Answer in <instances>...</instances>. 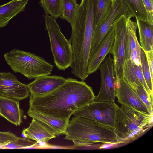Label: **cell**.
<instances>
[{"instance_id": "cell-30", "label": "cell", "mask_w": 153, "mask_h": 153, "mask_svg": "<svg viewBox=\"0 0 153 153\" xmlns=\"http://www.w3.org/2000/svg\"><path fill=\"white\" fill-rule=\"evenodd\" d=\"M17 137L14 134L10 132L0 131V144H6Z\"/></svg>"}, {"instance_id": "cell-16", "label": "cell", "mask_w": 153, "mask_h": 153, "mask_svg": "<svg viewBox=\"0 0 153 153\" xmlns=\"http://www.w3.org/2000/svg\"><path fill=\"white\" fill-rule=\"evenodd\" d=\"M22 134L26 138L39 143H47L56 137L48 127L34 118L32 119L29 127L23 130Z\"/></svg>"}, {"instance_id": "cell-17", "label": "cell", "mask_w": 153, "mask_h": 153, "mask_svg": "<svg viewBox=\"0 0 153 153\" xmlns=\"http://www.w3.org/2000/svg\"><path fill=\"white\" fill-rule=\"evenodd\" d=\"M19 101L0 97V115L17 126L22 123L23 111L19 107Z\"/></svg>"}, {"instance_id": "cell-7", "label": "cell", "mask_w": 153, "mask_h": 153, "mask_svg": "<svg viewBox=\"0 0 153 153\" xmlns=\"http://www.w3.org/2000/svg\"><path fill=\"white\" fill-rule=\"evenodd\" d=\"M131 18L123 15L114 23V38L110 54L113 60L116 80L124 78L123 69L125 62L127 37V23Z\"/></svg>"}, {"instance_id": "cell-4", "label": "cell", "mask_w": 153, "mask_h": 153, "mask_svg": "<svg viewBox=\"0 0 153 153\" xmlns=\"http://www.w3.org/2000/svg\"><path fill=\"white\" fill-rule=\"evenodd\" d=\"M152 115L122 105L117 110L114 131L119 143L137 139L153 125Z\"/></svg>"}, {"instance_id": "cell-20", "label": "cell", "mask_w": 153, "mask_h": 153, "mask_svg": "<svg viewBox=\"0 0 153 153\" xmlns=\"http://www.w3.org/2000/svg\"><path fill=\"white\" fill-rule=\"evenodd\" d=\"M140 45L144 51L153 50V24L136 19Z\"/></svg>"}, {"instance_id": "cell-10", "label": "cell", "mask_w": 153, "mask_h": 153, "mask_svg": "<svg viewBox=\"0 0 153 153\" xmlns=\"http://www.w3.org/2000/svg\"><path fill=\"white\" fill-rule=\"evenodd\" d=\"M99 68L101 82L99 91L94 100L97 102H115L116 77L113 59L110 55L106 56Z\"/></svg>"}, {"instance_id": "cell-24", "label": "cell", "mask_w": 153, "mask_h": 153, "mask_svg": "<svg viewBox=\"0 0 153 153\" xmlns=\"http://www.w3.org/2000/svg\"><path fill=\"white\" fill-rule=\"evenodd\" d=\"M45 12L56 19L60 17L62 0H40Z\"/></svg>"}, {"instance_id": "cell-29", "label": "cell", "mask_w": 153, "mask_h": 153, "mask_svg": "<svg viewBox=\"0 0 153 153\" xmlns=\"http://www.w3.org/2000/svg\"><path fill=\"white\" fill-rule=\"evenodd\" d=\"M146 10L147 21L153 24V0H142Z\"/></svg>"}, {"instance_id": "cell-8", "label": "cell", "mask_w": 153, "mask_h": 153, "mask_svg": "<svg viewBox=\"0 0 153 153\" xmlns=\"http://www.w3.org/2000/svg\"><path fill=\"white\" fill-rule=\"evenodd\" d=\"M119 107L115 102L94 101L79 109L73 115L92 120L114 128L116 112Z\"/></svg>"}, {"instance_id": "cell-9", "label": "cell", "mask_w": 153, "mask_h": 153, "mask_svg": "<svg viewBox=\"0 0 153 153\" xmlns=\"http://www.w3.org/2000/svg\"><path fill=\"white\" fill-rule=\"evenodd\" d=\"M123 15L134 17L122 0H116L105 18L95 27L89 57L94 53L115 22Z\"/></svg>"}, {"instance_id": "cell-13", "label": "cell", "mask_w": 153, "mask_h": 153, "mask_svg": "<svg viewBox=\"0 0 153 153\" xmlns=\"http://www.w3.org/2000/svg\"><path fill=\"white\" fill-rule=\"evenodd\" d=\"M62 76L44 75L35 78L27 85L31 94L35 96L44 95L53 91L66 81Z\"/></svg>"}, {"instance_id": "cell-32", "label": "cell", "mask_w": 153, "mask_h": 153, "mask_svg": "<svg viewBox=\"0 0 153 153\" xmlns=\"http://www.w3.org/2000/svg\"><path fill=\"white\" fill-rule=\"evenodd\" d=\"M112 2V5H113L116 0H111Z\"/></svg>"}, {"instance_id": "cell-18", "label": "cell", "mask_w": 153, "mask_h": 153, "mask_svg": "<svg viewBox=\"0 0 153 153\" xmlns=\"http://www.w3.org/2000/svg\"><path fill=\"white\" fill-rule=\"evenodd\" d=\"M27 114L45 124L52 130L56 136L65 135L67 128L69 120H63L56 119L44 115L30 109Z\"/></svg>"}, {"instance_id": "cell-11", "label": "cell", "mask_w": 153, "mask_h": 153, "mask_svg": "<svg viewBox=\"0 0 153 153\" xmlns=\"http://www.w3.org/2000/svg\"><path fill=\"white\" fill-rule=\"evenodd\" d=\"M30 93L27 85L20 82L12 73L0 72V97L19 101Z\"/></svg>"}, {"instance_id": "cell-19", "label": "cell", "mask_w": 153, "mask_h": 153, "mask_svg": "<svg viewBox=\"0 0 153 153\" xmlns=\"http://www.w3.org/2000/svg\"><path fill=\"white\" fill-rule=\"evenodd\" d=\"M29 0H12L0 5V28L5 26L19 13L24 10Z\"/></svg>"}, {"instance_id": "cell-21", "label": "cell", "mask_w": 153, "mask_h": 153, "mask_svg": "<svg viewBox=\"0 0 153 153\" xmlns=\"http://www.w3.org/2000/svg\"><path fill=\"white\" fill-rule=\"evenodd\" d=\"M128 18L127 23V37L125 61L129 60L131 53L139 43L137 37V23Z\"/></svg>"}, {"instance_id": "cell-14", "label": "cell", "mask_w": 153, "mask_h": 153, "mask_svg": "<svg viewBox=\"0 0 153 153\" xmlns=\"http://www.w3.org/2000/svg\"><path fill=\"white\" fill-rule=\"evenodd\" d=\"M141 54L131 55L129 60L125 61L123 69L124 78L130 85L141 84L150 94L153 96L148 88L143 74L140 61Z\"/></svg>"}, {"instance_id": "cell-15", "label": "cell", "mask_w": 153, "mask_h": 153, "mask_svg": "<svg viewBox=\"0 0 153 153\" xmlns=\"http://www.w3.org/2000/svg\"><path fill=\"white\" fill-rule=\"evenodd\" d=\"M114 38V30L113 27L94 53L89 58L87 69L89 75L96 71L107 55L110 53Z\"/></svg>"}, {"instance_id": "cell-12", "label": "cell", "mask_w": 153, "mask_h": 153, "mask_svg": "<svg viewBox=\"0 0 153 153\" xmlns=\"http://www.w3.org/2000/svg\"><path fill=\"white\" fill-rule=\"evenodd\" d=\"M115 87L116 97L119 103L146 114L152 115L124 78L116 80Z\"/></svg>"}, {"instance_id": "cell-2", "label": "cell", "mask_w": 153, "mask_h": 153, "mask_svg": "<svg viewBox=\"0 0 153 153\" xmlns=\"http://www.w3.org/2000/svg\"><path fill=\"white\" fill-rule=\"evenodd\" d=\"M97 1L96 0H82L79 5L72 28L69 40L71 44L73 59L71 66L74 76L85 80L88 72L92 39L96 27Z\"/></svg>"}, {"instance_id": "cell-27", "label": "cell", "mask_w": 153, "mask_h": 153, "mask_svg": "<svg viewBox=\"0 0 153 153\" xmlns=\"http://www.w3.org/2000/svg\"><path fill=\"white\" fill-rule=\"evenodd\" d=\"M36 142L30 139L18 137L16 139L4 145L1 149H25L33 147Z\"/></svg>"}, {"instance_id": "cell-6", "label": "cell", "mask_w": 153, "mask_h": 153, "mask_svg": "<svg viewBox=\"0 0 153 153\" xmlns=\"http://www.w3.org/2000/svg\"><path fill=\"white\" fill-rule=\"evenodd\" d=\"M44 17L55 63L58 69L65 70L72 62L71 44L61 32L55 18L47 13Z\"/></svg>"}, {"instance_id": "cell-26", "label": "cell", "mask_w": 153, "mask_h": 153, "mask_svg": "<svg viewBox=\"0 0 153 153\" xmlns=\"http://www.w3.org/2000/svg\"><path fill=\"white\" fill-rule=\"evenodd\" d=\"M111 0H97L96 17V26L106 17L112 6Z\"/></svg>"}, {"instance_id": "cell-1", "label": "cell", "mask_w": 153, "mask_h": 153, "mask_svg": "<svg viewBox=\"0 0 153 153\" xmlns=\"http://www.w3.org/2000/svg\"><path fill=\"white\" fill-rule=\"evenodd\" d=\"M91 87L84 81L67 78L62 85L45 94L30 95L29 109L58 119L69 120L76 111L94 100Z\"/></svg>"}, {"instance_id": "cell-31", "label": "cell", "mask_w": 153, "mask_h": 153, "mask_svg": "<svg viewBox=\"0 0 153 153\" xmlns=\"http://www.w3.org/2000/svg\"><path fill=\"white\" fill-rule=\"evenodd\" d=\"M144 51L146 57L151 78L153 80V50Z\"/></svg>"}, {"instance_id": "cell-23", "label": "cell", "mask_w": 153, "mask_h": 153, "mask_svg": "<svg viewBox=\"0 0 153 153\" xmlns=\"http://www.w3.org/2000/svg\"><path fill=\"white\" fill-rule=\"evenodd\" d=\"M133 16L147 21V13L142 0H122Z\"/></svg>"}, {"instance_id": "cell-3", "label": "cell", "mask_w": 153, "mask_h": 153, "mask_svg": "<svg viewBox=\"0 0 153 153\" xmlns=\"http://www.w3.org/2000/svg\"><path fill=\"white\" fill-rule=\"evenodd\" d=\"M64 139L72 141L77 146L95 143H119L114 128L90 119L74 116L69 121Z\"/></svg>"}, {"instance_id": "cell-28", "label": "cell", "mask_w": 153, "mask_h": 153, "mask_svg": "<svg viewBox=\"0 0 153 153\" xmlns=\"http://www.w3.org/2000/svg\"><path fill=\"white\" fill-rule=\"evenodd\" d=\"M140 61L143 74L146 84L153 94V82L146 57L143 50L141 48Z\"/></svg>"}, {"instance_id": "cell-22", "label": "cell", "mask_w": 153, "mask_h": 153, "mask_svg": "<svg viewBox=\"0 0 153 153\" xmlns=\"http://www.w3.org/2000/svg\"><path fill=\"white\" fill-rule=\"evenodd\" d=\"M79 6L77 0H62L60 18L66 20L71 25L74 20Z\"/></svg>"}, {"instance_id": "cell-5", "label": "cell", "mask_w": 153, "mask_h": 153, "mask_svg": "<svg viewBox=\"0 0 153 153\" xmlns=\"http://www.w3.org/2000/svg\"><path fill=\"white\" fill-rule=\"evenodd\" d=\"M5 60L15 73H19L29 79L50 75L54 67L35 54L16 49L4 55Z\"/></svg>"}, {"instance_id": "cell-25", "label": "cell", "mask_w": 153, "mask_h": 153, "mask_svg": "<svg viewBox=\"0 0 153 153\" xmlns=\"http://www.w3.org/2000/svg\"><path fill=\"white\" fill-rule=\"evenodd\" d=\"M130 85L145 104L150 114H153V96L149 94L141 84Z\"/></svg>"}]
</instances>
